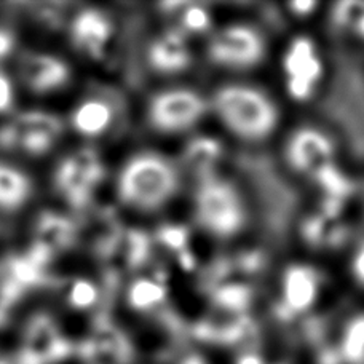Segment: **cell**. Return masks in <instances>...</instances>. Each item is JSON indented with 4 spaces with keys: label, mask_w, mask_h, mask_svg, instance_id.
Segmentation results:
<instances>
[{
    "label": "cell",
    "mask_w": 364,
    "mask_h": 364,
    "mask_svg": "<svg viewBox=\"0 0 364 364\" xmlns=\"http://www.w3.org/2000/svg\"><path fill=\"white\" fill-rule=\"evenodd\" d=\"M179 174L166 159L155 154L134 157L122 171L119 197L133 208L154 211L174 197Z\"/></svg>",
    "instance_id": "1"
},
{
    "label": "cell",
    "mask_w": 364,
    "mask_h": 364,
    "mask_svg": "<svg viewBox=\"0 0 364 364\" xmlns=\"http://www.w3.org/2000/svg\"><path fill=\"white\" fill-rule=\"evenodd\" d=\"M214 109L224 125L246 139H261L277 125V109L261 91L229 85L218 91Z\"/></svg>",
    "instance_id": "2"
},
{
    "label": "cell",
    "mask_w": 364,
    "mask_h": 364,
    "mask_svg": "<svg viewBox=\"0 0 364 364\" xmlns=\"http://www.w3.org/2000/svg\"><path fill=\"white\" fill-rule=\"evenodd\" d=\"M197 219L208 232L230 237L245 224V210L235 188L224 181L206 178L195 197Z\"/></svg>",
    "instance_id": "3"
},
{
    "label": "cell",
    "mask_w": 364,
    "mask_h": 364,
    "mask_svg": "<svg viewBox=\"0 0 364 364\" xmlns=\"http://www.w3.org/2000/svg\"><path fill=\"white\" fill-rule=\"evenodd\" d=\"M61 132V122L53 114L26 112L0 128V147L41 155L53 147Z\"/></svg>",
    "instance_id": "4"
},
{
    "label": "cell",
    "mask_w": 364,
    "mask_h": 364,
    "mask_svg": "<svg viewBox=\"0 0 364 364\" xmlns=\"http://www.w3.org/2000/svg\"><path fill=\"white\" fill-rule=\"evenodd\" d=\"M104 176V166L100 157L91 149H80L58 166L55 184L58 192L75 210L87 208L91 193Z\"/></svg>",
    "instance_id": "5"
},
{
    "label": "cell",
    "mask_w": 364,
    "mask_h": 364,
    "mask_svg": "<svg viewBox=\"0 0 364 364\" xmlns=\"http://www.w3.org/2000/svg\"><path fill=\"white\" fill-rule=\"evenodd\" d=\"M73 352L70 342L63 336L55 320L45 314L31 318L26 328L19 364H55Z\"/></svg>",
    "instance_id": "6"
},
{
    "label": "cell",
    "mask_w": 364,
    "mask_h": 364,
    "mask_svg": "<svg viewBox=\"0 0 364 364\" xmlns=\"http://www.w3.org/2000/svg\"><path fill=\"white\" fill-rule=\"evenodd\" d=\"M206 102L188 90H173L157 95L151 102L149 117L159 132H182L203 117Z\"/></svg>",
    "instance_id": "7"
},
{
    "label": "cell",
    "mask_w": 364,
    "mask_h": 364,
    "mask_svg": "<svg viewBox=\"0 0 364 364\" xmlns=\"http://www.w3.org/2000/svg\"><path fill=\"white\" fill-rule=\"evenodd\" d=\"M210 56L214 63L224 66H255L264 56V41L255 29L246 26H232L213 38Z\"/></svg>",
    "instance_id": "8"
},
{
    "label": "cell",
    "mask_w": 364,
    "mask_h": 364,
    "mask_svg": "<svg viewBox=\"0 0 364 364\" xmlns=\"http://www.w3.org/2000/svg\"><path fill=\"white\" fill-rule=\"evenodd\" d=\"M82 353L90 364H128L133 347L128 337L107 318H97L95 329L83 342Z\"/></svg>",
    "instance_id": "9"
},
{
    "label": "cell",
    "mask_w": 364,
    "mask_h": 364,
    "mask_svg": "<svg viewBox=\"0 0 364 364\" xmlns=\"http://www.w3.org/2000/svg\"><path fill=\"white\" fill-rule=\"evenodd\" d=\"M151 256V240L138 229L123 230L119 240L102 256L106 262L107 283H115L122 273L139 269Z\"/></svg>",
    "instance_id": "10"
},
{
    "label": "cell",
    "mask_w": 364,
    "mask_h": 364,
    "mask_svg": "<svg viewBox=\"0 0 364 364\" xmlns=\"http://www.w3.org/2000/svg\"><path fill=\"white\" fill-rule=\"evenodd\" d=\"M284 69L289 75V93L296 100H307L314 91V83L321 75V63L307 37H299L292 42L284 58Z\"/></svg>",
    "instance_id": "11"
},
{
    "label": "cell",
    "mask_w": 364,
    "mask_h": 364,
    "mask_svg": "<svg viewBox=\"0 0 364 364\" xmlns=\"http://www.w3.org/2000/svg\"><path fill=\"white\" fill-rule=\"evenodd\" d=\"M75 238L77 229L73 220L58 213L47 211L37 219L36 240L29 251L48 264L56 252L70 248Z\"/></svg>",
    "instance_id": "12"
},
{
    "label": "cell",
    "mask_w": 364,
    "mask_h": 364,
    "mask_svg": "<svg viewBox=\"0 0 364 364\" xmlns=\"http://www.w3.org/2000/svg\"><path fill=\"white\" fill-rule=\"evenodd\" d=\"M19 73L26 85L37 93L61 88L70 79V70L66 63L42 53L24 55L19 63Z\"/></svg>",
    "instance_id": "13"
},
{
    "label": "cell",
    "mask_w": 364,
    "mask_h": 364,
    "mask_svg": "<svg viewBox=\"0 0 364 364\" xmlns=\"http://www.w3.org/2000/svg\"><path fill=\"white\" fill-rule=\"evenodd\" d=\"M331 157H333V144L326 136L315 129H301L289 141V164L299 171L315 174L323 166L331 164Z\"/></svg>",
    "instance_id": "14"
},
{
    "label": "cell",
    "mask_w": 364,
    "mask_h": 364,
    "mask_svg": "<svg viewBox=\"0 0 364 364\" xmlns=\"http://www.w3.org/2000/svg\"><path fill=\"white\" fill-rule=\"evenodd\" d=\"M112 36V24L100 10H83L73 23V41L77 48L90 56L101 58Z\"/></svg>",
    "instance_id": "15"
},
{
    "label": "cell",
    "mask_w": 364,
    "mask_h": 364,
    "mask_svg": "<svg viewBox=\"0 0 364 364\" xmlns=\"http://www.w3.org/2000/svg\"><path fill=\"white\" fill-rule=\"evenodd\" d=\"M149 63L159 73L171 74L186 69L191 63V55L184 37L179 32H168L152 43L149 51Z\"/></svg>",
    "instance_id": "16"
},
{
    "label": "cell",
    "mask_w": 364,
    "mask_h": 364,
    "mask_svg": "<svg viewBox=\"0 0 364 364\" xmlns=\"http://www.w3.org/2000/svg\"><path fill=\"white\" fill-rule=\"evenodd\" d=\"M284 301L289 311H304L315 302L318 282L315 272L302 265H292L284 275Z\"/></svg>",
    "instance_id": "17"
},
{
    "label": "cell",
    "mask_w": 364,
    "mask_h": 364,
    "mask_svg": "<svg viewBox=\"0 0 364 364\" xmlns=\"http://www.w3.org/2000/svg\"><path fill=\"white\" fill-rule=\"evenodd\" d=\"M31 181L16 168L0 164V208L13 211L29 200Z\"/></svg>",
    "instance_id": "18"
},
{
    "label": "cell",
    "mask_w": 364,
    "mask_h": 364,
    "mask_svg": "<svg viewBox=\"0 0 364 364\" xmlns=\"http://www.w3.org/2000/svg\"><path fill=\"white\" fill-rule=\"evenodd\" d=\"M77 132L85 136H97L106 132L112 123V109L100 100H90L80 104L73 115Z\"/></svg>",
    "instance_id": "19"
},
{
    "label": "cell",
    "mask_w": 364,
    "mask_h": 364,
    "mask_svg": "<svg viewBox=\"0 0 364 364\" xmlns=\"http://www.w3.org/2000/svg\"><path fill=\"white\" fill-rule=\"evenodd\" d=\"M220 152L223 151H220V144L216 139L198 138L188 144L184 159L192 171L200 174V176H205L220 157Z\"/></svg>",
    "instance_id": "20"
},
{
    "label": "cell",
    "mask_w": 364,
    "mask_h": 364,
    "mask_svg": "<svg viewBox=\"0 0 364 364\" xmlns=\"http://www.w3.org/2000/svg\"><path fill=\"white\" fill-rule=\"evenodd\" d=\"M165 286L146 278L134 282L128 291V302L134 310H149L157 307L165 301Z\"/></svg>",
    "instance_id": "21"
},
{
    "label": "cell",
    "mask_w": 364,
    "mask_h": 364,
    "mask_svg": "<svg viewBox=\"0 0 364 364\" xmlns=\"http://www.w3.org/2000/svg\"><path fill=\"white\" fill-rule=\"evenodd\" d=\"M342 360L348 364H363L364 360V316L348 324L342 339Z\"/></svg>",
    "instance_id": "22"
},
{
    "label": "cell",
    "mask_w": 364,
    "mask_h": 364,
    "mask_svg": "<svg viewBox=\"0 0 364 364\" xmlns=\"http://www.w3.org/2000/svg\"><path fill=\"white\" fill-rule=\"evenodd\" d=\"M214 301L223 309L240 311L248 307L251 301V291L242 284H229L214 292Z\"/></svg>",
    "instance_id": "23"
},
{
    "label": "cell",
    "mask_w": 364,
    "mask_h": 364,
    "mask_svg": "<svg viewBox=\"0 0 364 364\" xmlns=\"http://www.w3.org/2000/svg\"><path fill=\"white\" fill-rule=\"evenodd\" d=\"M314 176L318 179V182L326 188V192L331 193V197L336 200H341L346 197L352 191V184L348 179H346L342 174L336 170L333 164H328L323 166L320 171H316Z\"/></svg>",
    "instance_id": "24"
},
{
    "label": "cell",
    "mask_w": 364,
    "mask_h": 364,
    "mask_svg": "<svg viewBox=\"0 0 364 364\" xmlns=\"http://www.w3.org/2000/svg\"><path fill=\"white\" fill-rule=\"evenodd\" d=\"M68 297L74 309H88L97 301V288L88 279H75L70 284Z\"/></svg>",
    "instance_id": "25"
},
{
    "label": "cell",
    "mask_w": 364,
    "mask_h": 364,
    "mask_svg": "<svg viewBox=\"0 0 364 364\" xmlns=\"http://www.w3.org/2000/svg\"><path fill=\"white\" fill-rule=\"evenodd\" d=\"M157 238L166 248L173 251H182L187 246L188 232L182 225H164L159 229Z\"/></svg>",
    "instance_id": "26"
},
{
    "label": "cell",
    "mask_w": 364,
    "mask_h": 364,
    "mask_svg": "<svg viewBox=\"0 0 364 364\" xmlns=\"http://www.w3.org/2000/svg\"><path fill=\"white\" fill-rule=\"evenodd\" d=\"M364 16V2H342L336 6L334 19L341 26H355Z\"/></svg>",
    "instance_id": "27"
},
{
    "label": "cell",
    "mask_w": 364,
    "mask_h": 364,
    "mask_svg": "<svg viewBox=\"0 0 364 364\" xmlns=\"http://www.w3.org/2000/svg\"><path fill=\"white\" fill-rule=\"evenodd\" d=\"M182 24L191 32H201L210 28V15L203 6L192 5L182 13Z\"/></svg>",
    "instance_id": "28"
},
{
    "label": "cell",
    "mask_w": 364,
    "mask_h": 364,
    "mask_svg": "<svg viewBox=\"0 0 364 364\" xmlns=\"http://www.w3.org/2000/svg\"><path fill=\"white\" fill-rule=\"evenodd\" d=\"M13 106V87L11 82L0 73V114L10 110Z\"/></svg>",
    "instance_id": "29"
},
{
    "label": "cell",
    "mask_w": 364,
    "mask_h": 364,
    "mask_svg": "<svg viewBox=\"0 0 364 364\" xmlns=\"http://www.w3.org/2000/svg\"><path fill=\"white\" fill-rule=\"evenodd\" d=\"M15 47V36L9 29H0V61L9 56Z\"/></svg>",
    "instance_id": "30"
},
{
    "label": "cell",
    "mask_w": 364,
    "mask_h": 364,
    "mask_svg": "<svg viewBox=\"0 0 364 364\" xmlns=\"http://www.w3.org/2000/svg\"><path fill=\"white\" fill-rule=\"evenodd\" d=\"M316 6L315 2H309V0H301V2H292L289 9L297 13V15H309V13Z\"/></svg>",
    "instance_id": "31"
},
{
    "label": "cell",
    "mask_w": 364,
    "mask_h": 364,
    "mask_svg": "<svg viewBox=\"0 0 364 364\" xmlns=\"http://www.w3.org/2000/svg\"><path fill=\"white\" fill-rule=\"evenodd\" d=\"M355 275L361 283H364V245L355 259Z\"/></svg>",
    "instance_id": "32"
},
{
    "label": "cell",
    "mask_w": 364,
    "mask_h": 364,
    "mask_svg": "<svg viewBox=\"0 0 364 364\" xmlns=\"http://www.w3.org/2000/svg\"><path fill=\"white\" fill-rule=\"evenodd\" d=\"M238 364H264V363L256 355H243L242 358L238 360Z\"/></svg>",
    "instance_id": "33"
},
{
    "label": "cell",
    "mask_w": 364,
    "mask_h": 364,
    "mask_svg": "<svg viewBox=\"0 0 364 364\" xmlns=\"http://www.w3.org/2000/svg\"><path fill=\"white\" fill-rule=\"evenodd\" d=\"M356 29H358L360 34L364 37V16L360 19V23L356 24Z\"/></svg>",
    "instance_id": "34"
},
{
    "label": "cell",
    "mask_w": 364,
    "mask_h": 364,
    "mask_svg": "<svg viewBox=\"0 0 364 364\" xmlns=\"http://www.w3.org/2000/svg\"><path fill=\"white\" fill-rule=\"evenodd\" d=\"M363 364H364V360H363Z\"/></svg>",
    "instance_id": "35"
}]
</instances>
